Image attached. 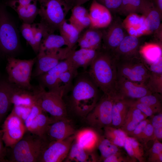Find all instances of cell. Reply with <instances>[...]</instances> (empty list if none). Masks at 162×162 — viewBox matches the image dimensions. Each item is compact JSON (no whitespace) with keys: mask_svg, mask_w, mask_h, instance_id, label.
Instances as JSON below:
<instances>
[{"mask_svg":"<svg viewBox=\"0 0 162 162\" xmlns=\"http://www.w3.org/2000/svg\"><path fill=\"white\" fill-rule=\"evenodd\" d=\"M100 91L88 71L78 73L68 93L69 95L68 103H65L67 108L78 116L86 117L99 100Z\"/></svg>","mask_w":162,"mask_h":162,"instance_id":"6da1fadb","label":"cell"},{"mask_svg":"<svg viewBox=\"0 0 162 162\" xmlns=\"http://www.w3.org/2000/svg\"><path fill=\"white\" fill-rule=\"evenodd\" d=\"M88 72L103 94L115 96L118 73L117 60L113 52L101 46Z\"/></svg>","mask_w":162,"mask_h":162,"instance_id":"7a4b0ae2","label":"cell"},{"mask_svg":"<svg viewBox=\"0 0 162 162\" xmlns=\"http://www.w3.org/2000/svg\"><path fill=\"white\" fill-rule=\"evenodd\" d=\"M10 152L9 161L38 162L41 154L49 142L45 139L27 131Z\"/></svg>","mask_w":162,"mask_h":162,"instance_id":"3957f363","label":"cell"},{"mask_svg":"<svg viewBox=\"0 0 162 162\" xmlns=\"http://www.w3.org/2000/svg\"><path fill=\"white\" fill-rule=\"evenodd\" d=\"M7 59L6 69L9 81L19 88L29 91L33 90L30 80L36 58L20 59L9 57Z\"/></svg>","mask_w":162,"mask_h":162,"instance_id":"277c9868","label":"cell"},{"mask_svg":"<svg viewBox=\"0 0 162 162\" xmlns=\"http://www.w3.org/2000/svg\"><path fill=\"white\" fill-rule=\"evenodd\" d=\"M20 48L19 34L16 26L4 8L0 7V52L7 58L13 57Z\"/></svg>","mask_w":162,"mask_h":162,"instance_id":"5b68a950","label":"cell"},{"mask_svg":"<svg viewBox=\"0 0 162 162\" xmlns=\"http://www.w3.org/2000/svg\"><path fill=\"white\" fill-rule=\"evenodd\" d=\"M33 92L36 103L44 112L56 121L67 118V108L62 97L55 92L46 91L40 85Z\"/></svg>","mask_w":162,"mask_h":162,"instance_id":"8992f818","label":"cell"},{"mask_svg":"<svg viewBox=\"0 0 162 162\" xmlns=\"http://www.w3.org/2000/svg\"><path fill=\"white\" fill-rule=\"evenodd\" d=\"M38 2L40 23L48 32L54 33L65 20L66 15L62 3L60 0H38Z\"/></svg>","mask_w":162,"mask_h":162,"instance_id":"52a82bcc","label":"cell"},{"mask_svg":"<svg viewBox=\"0 0 162 162\" xmlns=\"http://www.w3.org/2000/svg\"><path fill=\"white\" fill-rule=\"evenodd\" d=\"M118 76L136 82L145 84L150 72L140 55L117 60Z\"/></svg>","mask_w":162,"mask_h":162,"instance_id":"ba28073f","label":"cell"},{"mask_svg":"<svg viewBox=\"0 0 162 162\" xmlns=\"http://www.w3.org/2000/svg\"><path fill=\"white\" fill-rule=\"evenodd\" d=\"M115 97L103 94L93 109L86 117L88 124L100 130L112 124V111Z\"/></svg>","mask_w":162,"mask_h":162,"instance_id":"9c48e42d","label":"cell"},{"mask_svg":"<svg viewBox=\"0 0 162 162\" xmlns=\"http://www.w3.org/2000/svg\"><path fill=\"white\" fill-rule=\"evenodd\" d=\"M70 50L67 47L38 53L32 77H38L53 68L61 61L65 59Z\"/></svg>","mask_w":162,"mask_h":162,"instance_id":"30bf717a","label":"cell"},{"mask_svg":"<svg viewBox=\"0 0 162 162\" xmlns=\"http://www.w3.org/2000/svg\"><path fill=\"white\" fill-rule=\"evenodd\" d=\"M2 130L5 146L11 148L22 138L27 131L23 122L12 111L4 121Z\"/></svg>","mask_w":162,"mask_h":162,"instance_id":"8fae6325","label":"cell"},{"mask_svg":"<svg viewBox=\"0 0 162 162\" xmlns=\"http://www.w3.org/2000/svg\"><path fill=\"white\" fill-rule=\"evenodd\" d=\"M153 93L145 84L118 76L115 97L127 100H134Z\"/></svg>","mask_w":162,"mask_h":162,"instance_id":"7c38bea8","label":"cell"},{"mask_svg":"<svg viewBox=\"0 0 162 162\" xmlns=\"http://www.w3.org/2000/svg\"><path fill=\"white\" fill-rule=\"evenodd\" d=\"M75 138V134L63 140L48 142L38 162H61L64 160Z\"/></svg>","mask_w":162,"mask_h":162,"instance_id":"4fadbf2b","label":"cell"},{"mask_svg":"<svg viewBox=\"0 0 162 162\" xmlns=\"http://www.w3.org/2000/svg\"><path fill=\"white\" fill-rule=\"evenodd\" d=\"M103 32L101 47L113 52L118 47L125 36V29L119 18L112 19L110 24Z\"/></svg>","mask_w":162,"mask_h":162,"instance_id":"5bb4252c","label":"cell"},{"mask_svg":"<svg viewBox=\"0 0 162 162\" xmlns=\"http://www.w3.org/2000/svg\"><path fill=\"white\" fill-rule=\"evenodd\" d=\"M76 132L70 121L66 118L50 124L44 138L49 142L62 140L75 134Z\"/></svg>","mask_w":162,"mask_h":162,"instance_id":"9a60e30c","label":"cell"},{"mask_svg":"<svg viewBox=\"0 0 162 162\" xmlns=\"http://www.w3.org/2000/svg\"><path fill=\"white\" fill-rule=\"evenodd\" d=\"M89 14L91 22L89 27L98 29L106 28L112 19L109 10L96 0H92Z\"/></svg>","mask_w":162,"mask_h":162,"instance_id":"2e32d148","label":"cell"},{"mask_svg":"<svg viewBox=\"0 0 162 162\" xmlns=\"http://www.w3.org/2000/svg\"><path fill=\"white\" fill-rule=\"evenodd\" d=\"M98 50L80 48L70 49L66 58L73 68L78 69L82 68L86 70L89 67L95 57Z\"/></svg>","mask_w":162,"mask_h":162,"instance_id":"e0dca14e","label":"cell"},{"mask_svg":"<svg viewBox=\"0 0 162 162\" xmlns=\"http://www.w3.org/2000/svg\"><path fill=\"white\" fill-rule=\"evenodd\" d=\"M73 68L68 61L65 59L62 60L53 68L38 77L40 85L51 91L56 86L57 80L61 75Z\"/></svg>","mask_w":162,"mask_h":162,"instance_id":"ac0fdd59","label":"cell"},{"mask_svg":"<svg viewBox=\"0 0 162 162\" xmlns=\"http://www.w3.org/2000/svg\"><path fill=\"white\" fill-rule=\"evenodd\" d=\"M140 43L138 37L130 34L125 35L119 45L113 52L116 59L139 55Z\"/></svg>","mask_w":162,"mask_h":162,"instance_id":"d6986e66","label":"cell"},{"mask_svg":"<svg viewBox=\"0 0 162 162\" xmlns=\"http://www.w3.org/2000/svg\"><path fill=\"white\" fill-rule=\"evenodd\" d=\"M140 13L145 18L148 32H159L162 15L153 4L148 0H142Z\"/></svg>","mask_w":162,"mask_h":162,"instance_id":"ffe728a7","label":"cell"},{"mask_svg":"<svg viewBox=\"0 0 162 162\" xmlns=\"http://www.w3.org/2000/svg\"><path fill=\"white\" fill-rule=\"evenodd\" d=\"M103 35L99 29L89 27L80 35L77 43L80 48L98 50L101 45Z\"/></svg>","mask_w":162,"mask_h":162,"instance_id":"44dd1931","label":"cell"},{"mask_svg":"<svg viewBox=\"0 0 162 162\" xmlns=\"http://www.w3.org/2000/svg\"><path fill=\"white\" fill-rule=\"evenodd\" d=\"M99 137L93 129L85 128L76 132L74 140L85 150L92 152L97 147Z\"/></svg>","mask_w":162,"mask_h":162,"instance_id":"7402d4cb","label":"cell"},{"mask_svg":"<svg viewBox=\"0 0 162 162\" xmlns=\"http://www.w3.org/2000/svg\"><path fill=\"white\" fill-rule=\"evenodd\" d=\"M15 85L7 79L0 78V120L5 116L11 105V98Z\"/></svg>","mask_w":162,"mask_h":162,"instance_id":"603a6c76","label":"cell"},{"mask_svg":"<svg viewBox=\"0 0 162 162\" xmlns=\"http://www.w3.org/2000/svg\"><path fill=\"white\" fill-rule=\"evenodd\" d=\"M129 107L127 100L115 97L112 108L111 126L116 128L122 127Z\"/></svg>","mask_w":162,"mask_h":162,"instance_id":"cb8c5ba5","label":"cell"},{"mask_svg":"<svg viewBox=\"0 0 162 162\" xmlns=\"http://www.w3.org/2000/svg\"><path fill=\"white\" fill-rule=\"evenodd\" d=\"M122 22L123 26L129 34L138 37L148 32L144 17L140 16L136 14H129Z\"/></svg>","mask_w":162,"mask_h":162,"instance_id":"d4e9b609","label":"cell"},{"mask_svg":"<svg viewBox=\"0 0 162 162\" xmlns=\"http://www.w3.org/2000/svg\"><path fill=\"white\" fill-rule=\"evenodd\" d=\"M71 14L68 20L81 32L84 29L89 27L91 22L89 12L82 5L74 7L71 10Z\"/></svg>","mask_w":162,"mask_h":162,"instance_id":"484cf974","label":"cell"},{"mask_svg":"<svg viewBox=\"0 0 162 162\" xmlns=\"http://www.w3.org/2000/svg\"><path fill=\"white\" fill-rule=\"evenodd\" d=\"M78 72L77 69L72 68L62 73L58 78L55 87L51 91L63 98L68 93L74 80Z\"/></svg>","mask_w":162,"mask_h":162,"instance_id":"4316f807","label":"cell"},{"mask_svg":"<svg viewBox=\"0 0 162 162\" xmlns=\"http://www.w3.org/2000/svg\"><path fill=\"white\" fill-rule=\"evenodd\" d=\"M43 112L39 114L32 121L26 130L44 138L49 126L57 121L49 117Z\"/></svg>","mask_w":162,"mask_h":162,"instance_id":"83f0119b","label":"cell"},{"mask_svg":"<svg viewBox=\"0 0 162 162\" xmlns=\"http://www.w3.org/2000/svg\"><path fill=\"white\" fill-rule=\"evenodd\" d=\"M148 117L138 109L130 106L124 124L120 128L128 135L140 122Z\"/></svg>","mask_w":162,"mask_h":162,"instance_id":"f1b7e54d","label":"cell"},{"mask_svg":"<svg viewBox=\"0 0 162 162\" xmlns=\"http://www.w3.org/2000/svg\"><path fill=\"white\" fill-rule=\"evenodd\" d=\"M64 160L65 162H94L96 161V158L92 152L85 150L74 140Z\"/></svg>","mask_w":162,"mask_h":162,"instance_id":"f546056e","label":"cell"},{"mask_svg":"<svg viewBox=\"0 0 162 162\" xmlns=\"http://www.w3.org/2000/svg\"><path fill=\"white\" fill-rule=\"evenodd\" d=\"M64 45H66V42L61 35L49 33L44 29L38 53L59 49Z\"/></svg>","mask_w":162,"mask_h":162,"instance_id":"4dcf8cb0","label":"cell"},{"mask_svg":"<svg viewBox=\"0 0 162 162\" xmlns=\"http://www.w3.org/2000/svg\"><path fill=\"white\" fill-rule=\"evenodd\" d=\"M139 52L146 65L156 63L162 60L160 45L156 44H146L140 47Z\"/></svg>","mask_w":162,"mask_h":162,"instance_id":"1f68e13d","label":"cell"},{"mask_svg":"<svg viewBox=\"0 0 162 162\" xmlns=\"http://www.w3.org/2000/svg\"><path fill=\"white\" fill-rule=\"evenodd\" d=\"M123 147L128 155L134 162L137 160L140 162L146 161L143 146L136 139L128 136Z\"/></svg>","mask_w":162,"mask_h":162,"instance_id":"d6a6232c","label":"cell"},{"mask_svg":"<svg viewBox=\"0 0 162 162\" xmlns=\"http://www.w3.org/2000/svg\"><path fill=\"white\" fill-rule=\"evenodd\" d=\"M11 103L14 106H23L32 107L36 102L33 92L19 88L16 86L13 90Z\"/></svg>","mask_w":162,"mask_h":162,"instance_id":"836d02e7","label":"cell"},{"mask_svg":"<svg viewBox=\"0 0 162 162\" xmlns=\"http://www.w3.org/2000/svg\"><path fill=\"white\" fill-rule=\"evenodd\" d=\"M64 39L67 47L70 49L75 48L81 32L75 26L68 23L65 20L61 25L58 30Z\"/></svg>","mask_w":162,"mask_h":162,"instance_id":"e575fe53","label":"cell"},{"mask_svg":"<svg viewBox=\"0 0 162 162\" xmlns=\"http://www.w3.org/2000/svg\"><path fill=\"white\" fill-rule=\"evenodd\" d=\"M38 1L28 5L16 7L14 9L23 23L31 24L38 14L39 8L37 6Z\"/></svg>","mask_w":162,"mask_h":162,"instance_id":"d590c367","label":"cell"},{"mask_svg":"<svg viewBox=\"0 0 162 162\" xmlns=\"http://www.w3.org/2000/svg\"><path fill=\"white\" fill-rule=\"evenodd\" d=\"M104 136L115 145L120 147H123L125 140L128 136L127 134L120 128L111 126L104 128Z\"/></svg>","mask_w":162,"mask_h":162,"instance_id":"8d00e7d4","label":"cell"},{"mask_svg":"<svg viewBox=\"0 0 162 162\" xmlns=\"http://www.w3.org/2000/svg\"><path fill=\"white\" fill-rule=\"evenodd\" d=\"M97 147L102 160L120 151V147L113 143L104 136L100 137Z\"/></svg>","mask_w":162,"mask_h":162,"instance_id":"74e56055","label":"cell"},{"mask_svg":"<svg viewBox=\"0 0 162 162\" xmlns=\"http://www.w3.org/2000/svg\"><path fill=\"white\" fill-rule=\"evenodd\" d=\"M161 98V94L153 93L134 100L147 105L159 113L162 112Z\"/></svg>","mask_w":162,"mask_h":162,"instance_id":"f35d334b","label":"cell"},{"mask_svg":"<svg viewBox=\"0 0 162 162\" xmlns=\"http://www.w3.org/2000/svg\"><path fill=\"white\" fill-rule=\"evenodd\" d=\"M20 30L23 38L35 52L38 54L39 46L37 44L34 39V30L32 25L23 22L21 26Z\"/></svg>","mask_w":162,"mask_h":162,"instance_id":"ab89813d","label":"cell"},{"mask_svg":"<svg viewBox=\"0 0 162 162\" xmlns=\"http://www.w3.org/2000/svg\"><path fill=\"white\" fill-rule=\"evenodd\" d=\"M152 93L161 94L162 93V74L150 72V75L145 83Z\"/></svg>","mask_w":162,"mask_h":162,"instance_id":"60d3db41","label":"cell"},{"mask_svg":"<svg viewBox=\"0 0 162 162\" xmlns=\"http://www.w3.org/2000/svg\"><path fill=\"white\" fill-rule=\"evenodd\" d=\"M148 152V161L149 162H162V143L155 139Z\"/></svg>","mask_w":162,"mask_h":162,"instance_id":"b9f144b4","label":"cell"},{"mask_svg":"<svg viewBox=\"0 0 162 162\" xmlns=\"http://www.w3.org/2000/svg\"><path fill=\"white\" fill-rule=\"evenodd\" d=\"M150 120L154 129V139L160 141L162 140V113H158L157 115L151 116Z\"/></svg>","mask_w":162,"mask_h":162,"instance_id":"7bdbcfd3","label":"cell"},{"mask_svg":"<svg viewBox=\"0 0 162 162\" xmlns=\"http://www.w3.org/2000/svg\"><path fill=\"white\" fill-rule=\"evenodd\" d=\"M129 106L136 108L140 110L148 117H151L158 112L153 108L145 104L134 100H127Z\"/></svg>","mask_w":162,"mask_h":162,"instance_id":"ee69618b","label":"cell"},{"mask_svg":"<svg viewBox=\"0 0 162 162\" xmlns=\"http://www.w3.org/2000/svg\"><path fill=\"white\" fill-rule=\"evenodd\" d=\"M154 139V129L150 122L148 124L143 131L137 139L140 142L146 144Z\"/></svg>","mask_w":162,"mask_h":162,"instance_id":"f6af8a7d","label":"cell"},{"mask_svg":"<svg viewBox=\"0 0 162 162\" xmlns=\"http://www.w3.org/2000/svg\"><path fill=\"white\" fill-rule=\"evenodd\" d=\"M103 161L104 162H134L128 154H124L121 150L104 159Z\"/></svg>","mask_w":162,"mask_h":162,"instance_id":"bcb514c9","label":"cell"},{"mask_svg":"<svg viewBox=\"0 0 162 162\" xmlns=\"http://www.w3.org/2000/svg\"><path fill=\"white\" fill-rule=\"evenodd\" d=\"M31 107L20 105L14 106L12 111L20 118L24 123L31 112Z\"/></svg>","mask_w":162,"mask_h":162,"instance_id":"7dc6e473","label":"cell"},{"mask_svg":"<svg viewBox=\"0 0 162 162\" xmlns=\"http://www.w3.org/2000/svg\"><path fill=\"white\" fill-rule=\"evenodd\" d=\"M43 112L44 111L40 106L36 103L32 106L31 112L24 122L26 129L35 118Z\"/></svg>","mask_w":162,"mask_h":162,"instance_id":"c3c4849f","label":"cell"},{"mask_svg":"<svg viewBox=\"0 0 162 162\" xmlns=\"http://www.w3.org/2000/svg\"><path fill=\"white\" fill-rule=\"evenodd\" d=\"M104 5L110 12L119 13L122 0H102Z\"/></svg>","mask_w":162,"mask_h":162,"instance_id":"681fc988","label":"cell"},{"mask_svg":"<svg viewBox=\"0 0 162 162\" xmlns=\"http://www.w3.org/2000/svg\"><path fill=\"white\" fill-rule=\"evenodd\" d=\"M150 121L148 118L142 121L136 126L134 130L128 136L137 139L140 136L148 123Z\"/></svg>","mask_w":162,"mask_h":162,"instance_id":"f907efd6","label":"cell"},{"mask_svg":"<svg viewBox=\"0 0 162 162\" xmlns=\"http://www.w3.org/2000/svg\"><path fill=\"white\" fill-rule=\"evenodd\" d=\"M32 26L34 28L35 40L40 48L44 28L40 23L37 25L35 24L32 25Z\"/></svg>","mask_w":162,"mask_h":162,"instance_id":"816d5d0a","label":"cell"},{"mask_svg":"<svg viewBox=\"0 0 162 162\" xmlns=\"http://www.w3.org/2000/svg\"><path fill=\"white\" fill-rule=\"evenodd\" d=\"M141 2L142 0H129L128 15L140 13Z\"/></svg>","mask_w":162,"mask_h":162,"instance_id":"f5cc1de1","label":"cell"},{"mask_svg":"<svg viewBox=\"0 0 162 162\" xmlns=\"http://www.w3.org/2000/svg\"><path fill=\"white\" fill-rule=\"evenodd\" d=\"M146 66L150 72L157 74H162V60L156 63Z\"/></svg>","mask_w":162,"mask_h":162,"instance_id":"db71d44e","label":"cell"},{"mask_svg":"<svg viewBox=\"0 0 162 162\" xmlns=\"http://www.w3.org/2000/svg\"><path fill=\"white\" fill-rule=\"evenodd\" d=\"M1 121L0 120V124ZM2 130L0 129V161L5 162V158L7 154V151L4 146L2 139Z\"/></svg>","mask_w":162,"mask_h":162,"instance_id":"11a10c76","label":"cell"},{"mask_svg":"<svg viewBox=\"0 0 162 162\" xmlns=\"http://www.w3.org/2000/svg\"><path fill=\"white\" fill-rule=\"evenodd\" d=\"M63 6L65 14L67 15L68 12L74 6V0H60Z\"/></svg>","mask_w":162,"mask_h":162,"instance_id":"9f6ffc18","label":"cell"},{"mask_svg":"<svg viewBox=\"0 0 162 162\" xmlns=\"http://www.w3.org/2000/svg\"><path fill=\"white\" fill-rule=\"evenodd\" d=\"M162 15V0H148Z\"/></svg>","mask_w":162,"mask_h":162,"instance_id":"6f0895ef","label":"cell"},{"mask_svg":"<svg viewBox=\"0 0 162 162\" xmlns=\"http://www.w3.org/2000/svg\"><path fill=\"white\" fill-rule=\"evenodd\" d=\"M90 0H74V6L77 5H82Z\"/></svg>","mask_w":162,"mask_h":162,"instance_id":"680465c9","label":"cell"}]
</instances>
